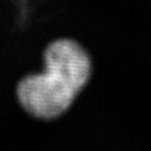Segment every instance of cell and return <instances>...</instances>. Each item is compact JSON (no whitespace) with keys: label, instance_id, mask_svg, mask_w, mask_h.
<instances>
[{"label":"cell","instance_id":"cell-1","mask_svg":"<svg viewBox=\"0 0 151 151\" xmlns=\"http://www.w3.org/2000/svg\"><path fill=\"white\" fill-rule=\"evenodd\" d=\"M45 70L27 75L17 86V98L32 117L54 119L71 106L92 75L86 49L70 38L51 42L44 50Z\"/></svg>","mask_w":151,"mask_h":151}]
</instances>
